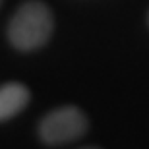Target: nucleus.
I'll return each mask as SVG.
<instances>
[{
  "mask_svg": "<svg viewBox=\"0 0 149 149\" xmlns=\"http://www.w3.org/2000/svg\"><path fill=\"white\" fill-rule=\"evenodd\" d=\"M29 89L23 83H4L0 85V122L17 116L29 103Z\"/></svg>",
  "mask_w": 149,
  "mask_h": 149,
  "instance_id": "7ed1b4c3",
  "label": "nucleus"
},
{
  "mask_svg": "<svg viewBox=\"0 0 149 149\" xmlns=\"http://www.w3.org/2000/svg\"><path fill=\"white\" fill-rule=\"evenodd\" d=\"M0 6H2V0H0Z\"/></svg>",
  "mask_w": 149,
  "mask_h": 149,
  "instance_id": "39448f33",
  "label": "nucleus"
},
{
  "mask_svg": "<svg viewBox=\"0 0 149 149\" xmlns=\"http://www.w3.org/2000/svg\"><path fill=\"white\" fill-rule=\"evenodd\" d=\"M87 132V116L74 105L50 111L39 124V138L47 145H66Z\"/></svg>",
  "mask_w": 149,
  "mask_h": 149,
  "instance_id": "f03ea898",
  "label": "nucleus"
},
{
  "mask_svg": "<svg viewBox=\"0 0 149 149\" xmlns=\"http://www.w3.org/2000/svg\"><path fill=\"white\" fill-rule=\"evenodd\" d=\"M85 149H95V147H85Z\"/></svg>",
  "mask_w": 149,
  "mask_h": 149,
  "instance_id": "20e7f679",
  "label": "nucleus"
},
{
  "mask_svg": "<svg viewBox=\"0 0 149 149\" xmlns=\"http://www.w3.org/2000/svg\"><path fill=\"white\" fill-rule=\"evenodd\" d=\"M54 31V17L49 6L29 0L22 4L8 23V39L14 49L31 52L49 43Z\"/></svg>",
  "mask_w": 149,
  "mask_h": 149,
  "instance_id": "f257e3e1",
  "label": "nucleus"
}]
</instances>
